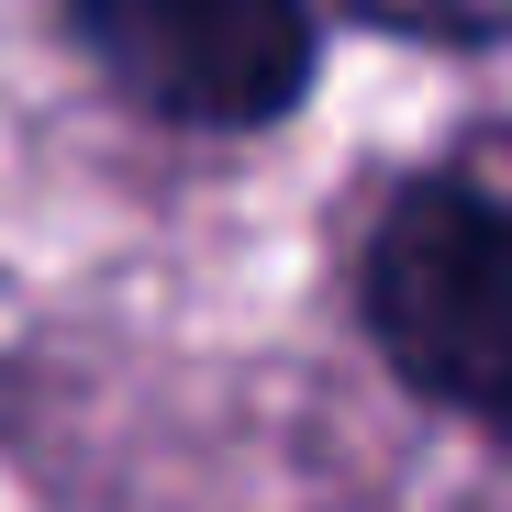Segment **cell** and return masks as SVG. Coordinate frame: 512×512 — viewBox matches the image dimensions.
I'll return each instance as SVG.
<instances>
[{
    "instance_id": "6da1fadb",
    "label": "cell",
    "mask_w": 512,
    "mask_h": 512,
    "mask_svg": "<svg viewBox=\"0 0 512 512\" xmlns=\"http://www.w3.org/2000/svg\"><path fill=\"white\" fill-rule=\"evenodd\" d=\"M357 290L379 357L512 446V212L468 179H412L368 234Z\"/></svg>"
},
{
    "instance_id": "7a4b0ae2",
    "label": "cell",
    "mask_w": 512,
    "mask_h": 512,
    "mask_svg": "<svg viewBox=\"0 0 512 512\" xmlns=\"http://www.w3.org/2000/svg\"><path fill=\"white\" fill-rule=\"evenodd\" d=\"M101 78L190 134H256L312 90V0H67Z\"/></svg>"
},
{
    "instance_id": "3957f363",
    "label": "cell",
    "mask_w": 512,
    "mask_h": 512,
    "mask_svg": "<svg viewBox=\"0 0 512 512\" xmlns=\"http://www.w3.org/2000/svg\"><path fill=\"white\" fill-rule=\"evenodd\" d=\"M368 23L423 34V45H501L512 34V0H357Z\"/></svg>"
}]
</instances>
